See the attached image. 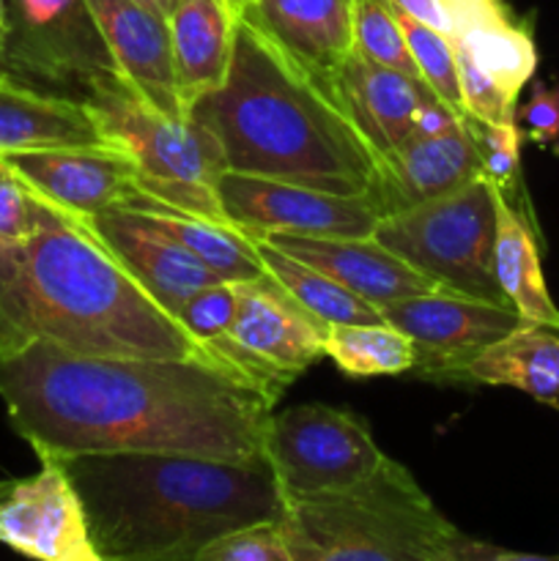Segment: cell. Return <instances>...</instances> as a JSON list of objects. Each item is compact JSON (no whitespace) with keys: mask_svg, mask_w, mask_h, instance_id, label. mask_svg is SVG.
Returning <instances> with one entry per match:
<instances>
[{"mask_svg":"<svg viewBox=\"0 0 559 561\" xmlns=\"http://www.w3.org/2000/svg\"><path fill=\"white\" fill-rule=\"evenodd\" d=\"M255 241L258 257H261V266L266 272V277L274 285L285 290L307 316L316 318L321 327H338V323H376L381 321V312L373 305L362 301L360 296H354L351 290H345L343 285L334 283L332 277H327L318 268L307 266V263L296 261L288 252L277 250L269 241H263L261 236L250 233Z\"/></svg>","mask_w":559,"mask_h":561,"instance_id":"obj_27","label":"cell"},{"mask_svg":"<svg viewBox=\"0 0 559 561\" xmlns=\"http://www.w3.org/2000/svg\"><path fill=\"white\" fill-rule=\"evenodd\" d=\"M458 49V47H455ZM458 75H460V96H464L466 115L488 121V124H510L515 121L518 102L507 96L491 77L477 69L469 58L458 49Z\"/></svg>","mask_w":559,"mask_h":561,"instance_id":"obj_35","label":"cell"},{"mask_svg":"<svg viewBox=\"0 0 559 561\" xmlns=\"http://www.w3.org/2000/svg\"><path fill=\"white\" fill-rule=\"evenodd\" d=\"M239 312V283H217L201 288L181 305L179 323L214 359V351L230 334Z\"/></svg>","mask_w":559,"mask_h":561,"instance_id":"obj_32","label":"cell"},{"mask_svg":"<svg viewBox=\"0 0 559 561\" xmlns=\"http://www.w3.org/2000/svg\"><path fill=\"white\" fill-rule=\"evenodd\" d=\"M0 77H9V80H20V82H27L25 77L20 75V69L14 66V60H11L9 49H5L3 38H0ZM33 85V82H31Z\"/></svg>","mask_w":559,"mask_h":561,"instance_id":"obj_40","label":"cell"},{"mask_svg":"<svg viewBox=\"0 0 559 561\" xmlns=\"http://www.w3.org/2000/svg\"><path fill=\"white\" fill-rule=\"evenodd\" d=\"M5 27H9V22H5V0H0V38H5Z\"/></svg>","mask_w":559,"mask_h":561,"instance_id":"obj_42","label":"cell"},{"mask_svg":"<svg viewBox=\"0 0 559 561\" xmlns=\"http://www.w3.org/2000/svg\"><path fill=\"white\" fill-rule=\"evenodd\" d=\"M31 343H53L82 356L219 367L179 318L137 283L88 219L55 206L31 239L0 247V356Z\"/></svg>","mask_w":559,"mask_h":561,"instance_id":"obj_2","label":"cell"},{"mask_svg":"<svg viewBox=\"0 0 559 561\" xmlns=\"http://www.w3.org/2000/svg\"><path fill=\"white\" fill-rule=\"evenodd\" d=\"M104 146L80 99L0 77V153Z\"/></svg>","mask_w":559,"mask_h":561,"instance_id":"obj_22","label":"cell"},{"mask_svg":"<svg viewBox=\"0 0 559 561\" xmlns=\"http://www.w3.org/2000/svg\"><path fill=\"white\" fill-rule=\"evenodd\" d=\"M241 14L323 77L354 49L351 0H255Z\"/></svg>","mask_w":559,"mask_h":561,"instance_id":"obj_21","label":"cell"},{"mask_svg":"<svg viewBox=\"0 0 559 561\" xmlns=\"http://www.w3.org/2000/svg\"><path fill=\"white\" fill-rule=\"evenodd\" d=\"M5 49L33 85H69L113 66L85 0H5Z\"/></svg>","mask_w":559,"mask_h":561,"instance_id":"obj_12","label":"cell"},{"mask_svg":"<svg viewBox=\"0 0 559 561\" xmlns=\"http://www.w3.org/2000/svg\"><path fill=\"white\" fill-rule=\"evenodd\" d=\"M497 201V236H493V274L504 299L521 321L559 332V307L548 294L540 266V247L535 230L521 208L493 190Z\"/></svg>","mask_w":559,"mask_h":561,"instance_id":"obj_24","label":"cell"},{"mask_svg":"<svg viewBox=\"0 0 559 561\" xmlns=\"http://www.w3.org/2000/svg\"><path fill=\"white\" fill-rule=\"evenodd\" d=\"M351 22L356 53L420 80V69L406 47L398 14L389 0H351Z\"/></svg>","mask_w":559,"mask_h":561,"instance_id":"obj_30","label":"cell"},{"mask_svg":"<svg viewBox=\"0 0 559 561\" xmlns=\"http://www.w3.org/2000/svg\"><path fill=\"white\" fill-rule=\"evenodd\" d=\"M236 20L230 0H179L168 16L175 91L186 110L228 77Z\"/></svg>","mask_w":559,"mask_h":561,"instance_id":"obj_20","label":"cell"},{"mask_svg":"<svg viewBox=\"0 0 559 561\" xmlns=\"http://www.w3.org/2000/svg\"><path fill=\"white\" fill-rule=\"evenodd\" d=\"M497 201L477 175L449 195L378 219L373 239L431 279L436 288L507 305L493 274ZM510 307V305H507Z\"/></svg>","mask_w":559,"mask_h":561,"instance_id":"obj_7","label":"cell"},{"mask_svg":"<svg viewBox=\"0 0 559 561\" xmlns=\"http://www.w3.org/2000/svg\"><path fill=\"white\" fill-rule=\"evenodd\" d=\"M323 356L351 378L403 376L414 373L417 351L392 323H338L327 329Z\"/></svg>","mask_w":559,"mask_h":561,"instance_id":"obj_28","label":"cell"},{"mask_svg":"<svg viewBox=\"0 0 559 561\" xmlns=\"http://www.w3.org/2000/svg\"><path fill=\"white\" fill-rule=\"evenodd\" d=\"M403 31L406 47H409L411 58H414L417 69H420V80L464 121L466 107L464 96H460V75H458V49L455 42L442 31L422 25V22L411 20L409 14L395 11Z\"/></svg>","mask_w":559,"mask_h":561,"instance_id":"obj_29","label":"cell"},{"mask_svg":"<svg viewBox=\"0 0 559 561\" xmlns=\"http://www.w3.org/2000/svg\"><path fill=\"white\" fill-rule=\"evenodd\" d=\"M0 400L38 460L93 453L258 460L277 405L223 367L82 356L53 343L0 356Z\"/></svg>","mask_w":559,"mask_h":561,"instance_id":"obj_1","label":"cell"},{"mask_svg":"<svg viewBox=\"0 0 559 561\" xmlns=\"http://www.w3.org/2000/svg\"><path fill=\"white\" fill-rule=\"evenodd\" d=\"M107 47L113 69L124 75L157 107L190 115L175 91L170 27L164 16L135 0H85Z\"/></svg>","mask_w":559,"mask_h":561,"instance_id":"obj_17","label":"cell"},{"mask_svg":"<svg viewBox=\"0 0 559 561\" xmlns=\"http://www.w3.org/2000/svg\"><path fill=\"white\" fill-rule=\"evenodd\" d=\"M11 485H14V480H3V482H0V499H3L5 493H9Z\"/></svg>","mask_w":559,"mask_h":561,"instance_id":"obj_44","label":"cell"},{"mask_svg":"<svg viewBox=\"0 0 559 561\" xmlns=\"http://www.w3.org/2000/svg\"><path fill=\"white\" fill-rule=\"evenodd\" d=\"M135 3L146 5V9L157 11L159 16H164V20H168V16L173 14V9H175V3H179V0H135Z\"/></svg>","mask_w":559,"mask_h":561,"instance_id":"obj_41","label":"cell"},{"mask_svg":"<svg viewBox=\"0 0 559 561\" xmlns=\"http://www.w3.org/2000/svg\"><path fill=\"white\" fill-rule=\"evenodd\" d=\"M460 124H464V121H460L436 93H427L425 102L417 107L414 124H411V137H436Z\"/></svg>","mask_w":559,"mask_h":561,"instance_id":"obj_38","label":"cell"},{"mask_svg":"<svg viewBox=\"0 0 559 561\" xmlns=\"http://www.w3.org/2000/svg\"><path fill=\"white\" fill-rule=\"evenodd\" d=\"M453 42L477 69L518 102L521 88L537 69L532 20L515 16L504 0H482L455 20Z\"/></svg>","mask_w":559,"mask_h":561,"instance_id":"obj_23","label":"cell"},{"mask_svg":"<svg viewBox=\"0 0 559 561\" xmlns=\"http://www.w3.org/2000/svg\"><path fill=\"white\" fill-rule=\"evenodd\" d=\"M107 561H197L212 542L274 524L285 496L266 458L93 453L60 458Z\"/></svg>","mask_w":559,"mask_h":561,"instance_id":"obj_4","label":"cell"},{"mask_svg":"<svg viewBox=\"0 0 559 561\" xmlns=\"http://www.w3.org/2000/svg\"><path fill=\"white\" fill-rule=\"evenodd\" d=\"M80 88V102L104 146L135 164L137 195L230 222L217 197V181L225 173L223 151L192 115L157 107L113 66L91 71Z\"/></svg>","mask_w":559,"mask_h":561,"instance_id":"obj_6","label":"cell"},{"mask_svg":"<svg viewBox=\"0 0 559 561\" xmlns=\"http://www.w3.org/2000/svg\"><path fill=\"white\" fill-rule=\"evenodd\" d=\"M190 115L217 140L225 170L334 195H378L381 159L332 77L294 58L241 11L228 77Z\"/></svg>","mask_w":559,"mask_h":561,"instance_id":"obj_3","label":"cell"},{"mask_svg":"<svg viewBox=\"0 0 559 561\" xmlns=\"http://www.w3.org/2000/svg\"><path fill=\"white\" fill-rule=\"evenodd\" d=\"M47 208L49 203L33 195L0 157V247L31 239Z\"/></svg>","mask_w":559,"mask_h":561,"instance_id":"obj_33","label":"cell"},{"mask_svg":"<svg viewBox=\"0 0 559 561\" xmlns=\"http://www.w3.org/2000/svg\"><path fill=\"white\" fill-rule=\"evenodd\" d=\"M332 82L340 102L381 162L409 140L417 107L433 93L422 80L376 64L356 49L345 55Z\"/></svg>","mask_w":559,"mask_h":561,"instance_id":"obj_18","label":"cell"},{"mask_svg":"<svg viewBox=\"0 0 559 561\" xmlns=\"http://www.w3.org/2000/svg\"><path fill=\"white\" fill-rule=\"evenodd\" d=\"M477 175V148L460 124L436 137H411L384 159L376 201L387 217L449 195Z\"/></svg>","mask_w":559,"mask_h":561,"instance_id":"obj_19","label":"cell"},{"mask_svg":"<svg viewBox=\"0 0 559 561\" xmlns=\"http://www.w3.org/2000/svg\"><path fill=\"white\" fill-rule=\"evenodd\" d=\"M258 236V233H255ZM296 261L318 268L376 310L409 296L438 290L373 236H261Z\"/></svg>","mask_w":559,"mask_h":561,"instance_id":"obj_15","label":"cell"},{"mask_svg":"<svg viewBox=\"0 0 559 561\" xmlns=\"http://www.w3.org/2000/svg\"><path fill=\"white\" fill-rule=\"evenodd\" d=\"M230 3H233L236 11H241V9H247V5L255 3V0H230Z\"/></svg>","mask_w":559,"mask_h":561,"instance_id":"obj_43","label":"cell"},{"mask_svg":"<svg viewBox=\"0 0 559 561\" xmlns=\"http://www.w3.org/2000/svg\"><path fill=\"white\" fill-rule=\"evenodd\" d=\"M36 197L91 222L110 208H126L137 195L135 164L107 146H64L0 153Z\"/></svg>","mask_w":559,"mask_h":561,"instance_id":"obj_14","label":"cell"},{"mask_svg":"<svg viewBox=\"0 0 559 561\" xmlns=\"http://www.w3.org/2000/svg\"><path fill=\"white\" fill-rule=\"evenodd\" d=\"M395 11L400 14H409L411 20L422 22V25L433 27V31H442L453 38V20H449V11L444 0H389Z\"/></svg>","mask_w":559,"mask_h":561,"instance_id":"obj_39","label":"cell"},{"mask_svg":"<svg viewBox=\"0 0 559 561\" xmlns=\"http://www.w3.org/2000/svg\"><path fill=\"white\" fill-rule=\"evenodd\" d=\"M469 381L518 389L540 403L559 405V332L518 323L471 362Z\"/></svg>","mask_w":559,"mask_h":561,"instance_id":"obj_26","label":"cell"},{"mask_svg":"<svg viewBox=\"0 0 559 561\" xmlns=\"http://www.w3.org/2000/svg\"><path fill=\"white\" fill-rule=\"evenodd\" d=\"M126 208L137 211L148 222L157 225L162 233H168L170 239L179 241L184 250H190L203 266L212 268L225 283H252V279L266 277L255 241L239 225L197 217V214L164 206V203L142 195H135V201Z\"/></svg>","mask_w":559,"mask_h":561,"instance_id":"obj_25","label":"cell"},{"mask_svg":"<svg viewBox=\"0 0 559 561\" xmlns=\"http://www.w3.org/2000/svg\"><path fill=\"white\" fill-rule=\"evenodd\" d=\"M464 126L469 131L471 142L477 148V162H480V179H486L499 195L513 203V195H521V135L518 124H488V121L464 115Z\"/></svg>","mask_w":559,"mask_h":561,"instance_id":"obj_31","label":"cell"},{"mask_svg":"<svg viewBox=\"0 0 559 561\" xmlns=\"http://www.w3.org/2000/svg\"><path fill=\"white\" fill-rule=\"evenodd\" d=\"M263 458L285 502L349 491L387 463L360 414L323 403L274 411L263 436Z\"/></svg>","mask_w":559,"mask_h":561,"instance_id":"obj_8","label":"cell"},{"mask_svg":"<svg viewBox=\"0 0 559 561\" xmlns=\"http://www.w3.org/2000/svg\"><path fill=\"white\" fill-rule=\"evenodd\" d=\"M515 124H518L524 140L535 146L548 148L559 140V85H532V96L515 110Z\"/></svg>","mask_w":559,"mask_h":561,"instance_id":"obj_36","label":"cell"},{"mask_svg":"<svg viewBox=\"0 0 559 561\" xmlns=\"http://www.w3.org/2000/svg\"><path fill=\"white\" fill-rule=\"evenodd\" d=\"M217 197L230 222L258 236H373L384 217L373 195H334L233 170L219 175Z\"/></svg>","mask_w":559,"mask_h":561,"instance_id":"obj_11","label":"cell"},{"mask_svg":"<svg viewBox=\"0 0 559 561\" xmlns=\"http://www.w3.org/2000/svg\"><path fill=\"white\" fill-rule=\"evenodd\" d=\"M280 526L294 561H449L460 531L392 458L349 491L285 502Z\"/></svg>","mask_w":559,"mask_h":561,"instance_id":"obj_5","label":"cell"},{"mask_svg":"<svg viewBox=\"0 0 559 561\" xmlns=\"http://www.w3.org/2000/svg\"><path fill=\"white\" fill-rule=\"evenodd\" d=\"M197 561H294L280 520L230 531L206 548Z\"/></svg>","mask_w":559,"mask_h":561,"instance_id":"obj_34","label":"cell"},{"mask_svg":"<svg viewBox=\"0 0 559 561\" xmlns=\"http://www.w3.org/2000/svg\"><path fill=\"white\" fill-rule=\"evenodd\" d=\"M449 561H559V553L557 557H546V553L510 551V548L491 546V542L475 540V537H466L464 531H458Z\"/></svg>","mask_w":559,"mask_h":561,"instance_id":"obj_37","label":"cell"},{"mask_svg":"<svg viewBox=\"0 0 559 561\" xmlns=\"http://www.w3.org/2000/svg\"><path fill=\"white\" fill-rule=\"evenodd\" d=\"M327 327L272 279L239 283V312L214 362L280 403L285 389L323 356Z\"/></svg>","mask_w":559,"mask_h":561,"instance_id":"obj_9","label":"cell"},{"mask_svg":"<svg viewBox=\"0 0 559 561\" xmlns=\"http://www.w3.org/2000/svg\"><path fill=\"white\" fill-rule=\"evenodd\" d=\"M378 312L414 345V376L436 383H471V362L524 323L513 307L442 288L400 299Z\"/></svg>","mask_w":559,"mask_h":561,"instance_id":"obj_10","label":"cell"},{"mask_svg":"<svg viewBox=\"0 0 559 561\" xmlns=\"http://www.w3.org/2000/svg\"><path fill=\"white\" fill-rule=\"evenodd\" d=\"M91 225L121 257V263L135 274L137 283L175 318L192 294L225 283L190 250L132 208H110L96 214Z\"/></svg>","mask_w":559,"mask_h":561,"instance_id":"obj_16","label":"cell"},{"mask_svg":"<svg viewBox=\"0 0 559 561\" xmlns=\"http://www.w3.org/2000/svg\"><path fill=\"white\" fill-rule=\"evenodd\" d=\"M0 542L33 561H107L58 460H42L38 474L14 480L0 499Z\"/></svg>","mask_w":559,"mask_h":561,"instance_id":"obj_13","label":"cell"}]
</instances>
